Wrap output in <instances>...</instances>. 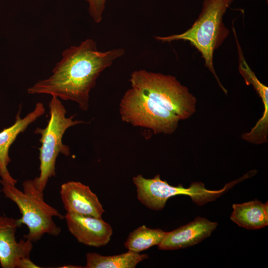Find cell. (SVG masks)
Returning a JSON list of instances; mask_svg holds the SVG:
<instances>
[{
    "mask_svg": "<svg viewBox=\"0 0 268 268\" xmlns=\"http://www.w3.org/2000/svg\"><path fill=\"white\" fill-rule=\"evenodd\" d=\"M125 53L123 48L100 51L96 42L87 39L78 46L65 50L52 75L37 81L27 89V92L49 94L70 100L76 103L82 110L87 111L90 91L100 73Z\"/></svg>",
    "mask_w": 268,
    "mask_h": 268,
    "instance_id": "7a4b0ae2",
    "label": "cell"
},
{
    "mask_svg": "<svg viewBox=\"0 0 268 268\" xmlns=\"http://www.w3.org/2000/svg\"><path fill=\"white\" fill-rule=\"evenodd\" d=\"M50 118L46 127L37 128L34 131L41 135L40 150V175L33 181L41 192H44L49 179L56 175L55 165L60 153L68 156L69 148L63 143L62 139L67 130L72 126L82 123L79 120H73V116L67 117V111L56 96H53L49 103Z\"/></svg>",
    "mask_w": 268,
    "mask_h": 268,
    "instance_id": "5b68a950",
    "label": "cell"
},
{
    "mask_svg": "<svg viewBox=\"0 0 268 268\" xmlns=\"http://www.w3.org/2000/svg\"><path fill=\"white\" fill-rule=\"evenodd\" d=\"M268 1V0H267Z\"/></svg>",
    "mask_w": 268,
    "mask_h": 268,
    "instance_id": "e0dca14e",
    "label": "cell"
},
{
    "mask_svg": "<svg viewBox=\"0 0 268 268\" xmlns=\"http://www.w3.org/2000/svg\"><path fill=\"white\" fill-rule=\"evenodd\" d=\"M64 218L68 231L79 243L90 247H101L110 241L112 228L102 217L67 212Z\"/></svg>",
    "mask_w": 268,
    "mask_h": 268,
    "instance_id": "ba28073f",
    "label": "cell"
},
{
    "mask_svg": "<svg viewBox=\"0 0 268 268\" xmlns=\"http://www.w3.org/2000/svg\"><path fill=\"white\" fill-rule=\"evenodd\" d=\"M233 0H203L201 12L190 28L185 32L166 37L156 36L162 42L184 40L190 43L201 53L205 66L214 75L222 90H227L221 84L213 64L214 51L223 43L228 34L222 19Z\"/></svg>",
    "mask_w": 268,
    "mask_h": 268,
    "instance_id": "3957f363",
    "label": "cell"
},
{
    "mask_svg": "<svg viewBox=\"0 0 268 268\" xmlns=\"http://www.w3.org/2000/svg\"><path fill=\"white\" fill-rule=\"evenodd\" d=\"M88 4V12L94 22L99 23L102 19L107 0H86Z\"/></svg>",
    "mask_w": 268,
    "mask_h": 268,
    "instance_id": "2e32d148",
    "label": "cell"
},
{
    "mask_svg": "<svg viewBox=\"0 0 268 268\" xmlns=\"http://www.w3.org/2000/svg\"><path fill=\"white\" fill-rule=\"evenodd\" d=\"M20 112L16 116L15 123L0 132V181L12 186H15L17 180L12 178L7 169L10 162L8 154L10 146L19 134L44 114L45 108L42 103L38 102L34 109L22 118L20 117Z\"/></svg>",
    "mask_w": 268,
    "mask_h": 268,
    "instance_id": "8fae6325",
    "label": "cell"
},
{
    "mask_svg": "<svg viewBox=\"0 0 268 268\" xmlns=\"http://www.w3.org/2000/svg\"><path fill=\"white\" fill-rule=\"evenodd\" d=\"M133 181L136 188L138 200L154 210H162L167 200L177 195L189 196L195 203L202 205L215 200L237 182L233 181L226 185L221 190L212 191L205 189L201 182H193L188 188L181 185L172 186L166 181L162 180L159 174L152 179L145 178L139 174L133 178Z\"/></svg>",
    "mask_w": 268,
    "mask_h": 268,
    "instance_id": "8992f818",
    "label": "cell"
},
{
    "mask_svg": "<svg viewBox=\"0 0 268 268\" xmlns=\"http://www.w3.org/2000/svg\"><path fill=\"white\" fill-rule=\"evenodd\" d=\"M60 193L67 212L101 217L105 211L96 194L79 182L63 184Z\"/></svg>",
    "mask_w": 268,
    "mask_h": 268,
    "instance_id": "9c48e42d",
    "label": "cell"
},
{
    "mask_svg": "<svg viewBox=\"0 0 268 268\" xmlns=\"http://www.w3.org/2000/svg\"><path fill=\"white\" fill-rule=\"evenodd\" d=\"M131 87L122 98V120L155 134H171L180 120L196 111V99L173 76L136 70L130 76Z\"/></svg>",
    "mask_w": 268,
    "mask_h": 268,
    "instance_id": "6da1fadb",
    "label": "cell"
},
{
    "mask_svg": "<svg viewBox=\"0 0 268 268\" xmlns=\"http://www.w3.org/2000/svg\"><path fill=\"white\" fill-rule=\"evenodd\" d=\"M0 183L5 197L14 202L19 209L21 214V217L18 219L19 224H25L28 228V233L23 238L33 243L46 234L54 236L60 234L61 229L53 217L63 219L64 215L46 202L43 192L37 189L33 180H27L23 183V191L15 186Z\"/></svg>",
    "mask_w": 268,
    "mask_h": 268,
    "instance_id": "277c9868",
    "label": "cell"
},
{
    "mask_svg": "<svg viewBox=\"0 0 268 268\" xmlns=\"http://www.w3.org/2000/svg\"><path fill=\"white\" fill-rule=\"evenodd\" d=\"M20 226L18 219L0 216V265L2 268H21L30 259L33 242L26 239L17 241L15 233Z\"/></svg>",
    "mask_w": 268,
    "mask_h": 268,
    "instance_id": "52a82bcc",
    "label": "cell"
},
{
    "mask_svg": "<svg viewBox=\"0 0 268 268\" xmlns=\"http://www.w3.org/2000/svg\"><path fill=\"white\" fill-rule=\"evenodd\" d=\"M239 55V70L247 85H252L261 97L265 109L268 110V87L260 82L255 73L251 70L242 53L240 47L238 48Z\"/></svg>",
    "mask_w": 268,
    "mask_h": 268,
    "instance_id": "9a60e30c",
    "label": "cell"
},
{
    "mask_svg": "<svg viewBox=\"0 0 268 268\" xmlns=\"http://www.w3.org/2000/svg\"><path fill=\"white\" fill-rule=\"evenodd\" d=\"M147 254L128 251L114 256H102L95 252L86 255L85 268H134L140 262L147 259Z\"/></svg>",
    "mask_w": 268,
    "mask_h": 268,
    "instance_id": "4fadbf2b",
    "label": "cell"
},
{
    "mask_svg": "<svg viewBox=\"0 0 268 268\" xmlns=\"http://www.w3.org/2000/svg\"><path fill=\"white\" fill-rule=\"evenodd\" d=\"M167 232L160 229H151L142 225L131 232L125 242L128 251L139 253L155 245L158 246Z\"/></svg>",
    "mask_w": 268,
    "mask_h": 268,
    "instance_id": "5bb4252c",
    "label": "cell"
},
{
    "mask_svg": "<svg viewBox=\"0 0 268 268\" xmlns=\"http://www.w3.org/2000/svg\"><path fill=\"white\" fill-rule=\"evenodd\" d=\"M217 223L201 217L167 234L158 246L159 250H173L192 246L208 237Z\"/></svg>",
    "mask_w": 268,
    "mask_h": 268,
    "instance_id": "30bf717a",
    "label": "cell"
},
{
    "mask_svg": "<svg viewBox=\"0 0 268 268\" xmlns=\"http://www.w3.org/2000/svg\"><path fill=\"white\" fill-rule=\"evenodd\" d=\"M231 220L248 230L264 228L268 225V202L255 200L232 205Z\"/></svg>",
    "mask_w": 268,
    "mask_h": 268,
    "instance_id": "7c38bea8",
    "label": "cell"
}]
</instances>
